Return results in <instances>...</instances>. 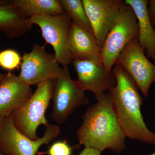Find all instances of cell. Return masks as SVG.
Segmentation results:
<instances>
[{
    "instance_id": "20",
    "label": "cell",
    "mask_w": 155,
    "mask_h": 155,
    "mask_svg": "<svg viewBox=\"0 0 155 155\" xmlns=\"http://www.w3.org/2000/svg\"><path fill=\"white\" fill-rule=\"evenodd\" d=\"M147 13L152 25L155 28V0L148 1Z\"/></svg>"
},
{
    "instance_id": "9",
    "label": "cell",
    "mask_w": 155,
    "mask_h": 155,
    "mask_svg": "<svg viewBox=\"0 0 155 155\" xmlns=\"http://www.w3.org/2000/svg\"><path fill=\"white\" fill-rule=\"evenodd\" d=\"M115 64L125 69L143 96H148L150 87L155 82V64L147 58L137 38L132 40L126 45Z\"/></svg>"
},
{
    "instance_id": "21",
    "label": "cell",
    "mask_w": 155,
    "mask_h": 155,
    "mask_svg": "<svg viewBox=\"0 0 155 155\" xmlns=\"http://www.w3.org/2000/svg\"><path fill=\"white\" fill-rule=\"evenodd\" d=\"M101 152L91 148H84L78 155H101Z\"/></svg>"
},
{
    "instance_id": "8",
    "label": "cell",
    "mask_w": 155,
    "mask_h": 155,
    "mask_svg": "<svg viewBox=\"0 0 155 155\" xmlns=\"http://www.w3.org/2000/svg\"><path fill=\"white\" fill-rule=\"evenodd\" d=\"M20 69L18 76L30 86L57 79L63 71L54 55L49 54L45 46L38 44L34 45L30 52L24 53Z\"/></svg>"
},
{
    "instance_id": "6",
    "label": "cell",
    "mask_w": 155,
    "mask_h": 155,
    "mask_svg": "<svg viewBox=\"0 0 155 155\" xmlns=\"http://www.w3.org/2000/svg\"><path fill=\"white\" fill-rule=\"evenodd\" d=\"M30 24L40 28L43 38L54 48V56L59 64L68 66L73 62L69 34L72 20L66 13L53 16H38L27 19Z\"/></svg>"
},
{
    "instance_id": "4",
    "label": "cell",
    "mask_w": 155,
    "mask_h": 155,
    "mask_svg": "<svg viewBox=\"0 0 155 155\" xmlns=\"http://www.w3.org/2000/svg\"><path fill=\"white\" fill-rule=\"evenodd\" d=\"M137 18L131 7L126 4L108 33L101 50L102 62L107 72H112L116 59L126 45L138 38Z\"/></svg>"
},
{
    "instance_id": "26",
    "label": "cell",
    "mask_w": 155,
    "mask_h": 155,
    "mask_svg": "<svg viewBox=\"0 0 155 155\" xmlns=\"http://www.w3.org/2000/svg\"><path fill=\"white\" fill-rule=\"evenodd\" d=\"M154 134H155V127L154 132Z\"/></svg>"
},
{
    "instance_id": "16",
    "label": "cell",
    "mask_w": 155,
    "mask_h": 155,
    "mask_svg": "<svg viewBox=\"0 0 155 155\" xmlns=\"http://www.w3.org/2000/svg\"><path fill=\"white\" fill-rule=\"evenodd\" d=\"M14 5L23 17L28 19L38 16H53L65 11L60 0H13Z\"/></svg>"
},
{
    "instance_id": "19",
    "label": "cell",
    "mask_w": 155,
    "mask_h": 155,
    "mask_svg": "<svg viewBox=\"0 0 155 155\" xmlns=\"http://www.w3.org/2000/svg\"><path fill=\"white\" fill-rule=\"evenodd\" d=\"M72 148L65 140L55 142L49 148L48 155H72Z\"/></svg>"
},
{
    "instance_id": "23",
    "label": "cell",
    "mask_w": 155,
    "mask_h": 155,
    "mask_svg": "<svg viewBox=\"0 0 155 155\" xmlns=\"http://www.w3.org/2000/svg\"><path fill=\"white\" fill-rule=\"evenodd\" d=\"M3 76H4V74H2V73H0V81L2 80V78H3Z\"/></svg>"
},
{
    "instance_id": "14",
    "label": "cell",
    "mask_w": 155,
    "mask_h": 155,
    "mask_svg": "<svg viewBox=\"0 0 155 155\" xmlns=\"http://www.w3.org/2000/svg\"><path fill=\"white\" fill-rule=\"evenodd\" d=\"M125 3L133 9L139 27V43L145 54L155 64V28L150 21L147 13V0H126Z\"/></svg>"
},
{
    "instance_id": "17",
    "label": "cell",
    "mask_w": 155,
    "mask_h": 155,
    "mask_svg": "<svg viewBox=\"0 0 155 155\" xmlns=\"http://www.w3.org/2000/svg\"><path fill=\"white\" fill-rule=\"evenodd\" d=\"M65 13L72 22L93 34V31L81 0H60Z\"/></svg>"
},
{
    "instance_id": "11",
    "label": "cell",
    "mask_w": 155,
    "mask_h": 155,
    "mask_svg": "<svg viewBox=\"0 0 155 155\" xmlns=\"http://www.w3.org/2000/svg\"><path fill=\"white\" fill-rule=\"evenodd\" d=\"M72 63L78 75L76 83L84 91L92 92L96 99L116 85L113 72H107L103 65L88 60H75Z\"/></svg>"
},
{
    "instance_id": "3",
    "label": "cell",
    "mask_w": 155,
    "mask_h": 155,
    "mask_svg": "<svg viewBox=\"0 0 155 155\" xmlns=\"http://www.w3.org/2000/svg\"><path fill=\"white\" fill-rule=\"evenodd\" d=\"M56 79H50L37 85L29 99L21 108L12 113L14 124L21 133L32 140L38 138L37 130L40 125L49 124L46 111L52 99Z\"/></svg>"
},
{
    "instance_id": "10",
    "label": "cell",
    "mask_w": 155,
    "mask_h": 155,
    "mask_svg": "<svg viewBox=\"0 0 155 155\" xmlns=\"http://www.w3.org/2000/svg\"><path fill=\"white\" fill-rule=\"evenodd\" d=\"M94 35L101 48L109 31L126 5L122 0H82Z\"/></svg>"
},
{
    "instance_id": "13",
    "label": "cell",
    "mask_w": 155,
    "mask_h": 155,
    "mask_svg": "<svg viewBox=\"0 0 155 155\" xmlns=\"http://www.w3.org/2000/svg\"><path fill=\"white\" fill-rule=\"evenodd\" d=\"M72 60H88L102 65L101 48L94 34L71 22L69 34Z\"/></svg>"
},
{
    "instance_id": "7",
    "label": "cell",
    "mask_w": 155,
    "mask_h": 155,
    "mask_svg": "<svg viewBox=\"0 0 155 155\" xmlns=\"http://www.w3.org/2000/svg\"><path fill=\"white\" fill-rule=\"evenodd\" d=\"M84 91L70 76L68 66L63 67L61 76L56 80L51 117L53 121L62 124L81 106L88 104Z\"/></svg>"
},
{
    "instance_id": "5",
    "label": "cell",
    "mask_w": 155,
    "mask_h": 155,
    "mask_svg": "<svg viewBox=\"0 0 155 155\" xmlns=\"http://www.w3.org/2000/svg\"><path fill=\"white\" fill-rule=\"evenodd\" d=\"M60 133L58 125L49 124L42 137L32 140L15 127L11 114L0 120V151L6 155H36L42 145L49 143Z\"/></svg>"
},
{
    "instance_id": "25",
    "label": "cell",
    "mask_w": 155,
    "mask_h": 155,
    "mask_svg": "<svg viewBox=\"0 0 155 155\" xmlns=\"http://www.w3.org/2000/svg\"><path fill=\"white\" fill-rule=\"evenodd\" d=\"M0 155H6L5 154L3 153L2 152L0 151Z\"/></svg>"
},
{
    "instance_id": "2",
    "label": "cell",
    "mask_w": 155,
    "mask_h": 155,
    "mask_svg": "<svg viewBox=\"0 0 155 155\" xmlns=\"http://www.w3.org/2000/svg\"><path fill=\"white\" fill-rule=\"evenodd\" d=\"M89 107L76 131L79 144L102 152L109 149L121 153L125 148V136L117 120L109 93H104Z\"/></svg>"
},
{
    "instance_id": "12",
    "label": "cell",
    "mask_w": 155,
    "mask_h": 155,
    "mask_svg": "<svg viewBox=\"0 0 155 155\" xmlns=\"http://www.w3.org/2000/svg\"><path fill=\"white\" fill-rule=\"evenodd\" d=\"M33 94L31 86L15 74H4L0 81V120L17 110Z\"/></svg>"
},
{
    "instance_id": "22",
    "label": "cell",
    "mask_w": 155,
    "mask_h": 155,
    "mask_svg": "<svg viewBox=\"0 0 155 155\" xmlns=\"http://www.w3.org/2000/svg\"><path fill=\"white\" fill-rule=\"evenodd\" d=\"M11 2H12V1H8V0H0V5H8V4H11Z\"/></svg>"
},
{
    "instance_id": "18",
    "label": "cell",
    "mask_w": 155,
    "mask_h": 155,
    "mask_svg": "<svg viewBox=\"0 0 155 155\" xmlns=\"http://www.w3.org/2000/svg\"><path fill=\"white\" fill-rule=\"evenodd\" d=\"M22 58L17 51L11 49L0 51V67L11 72L21 66Z\"/></svg>"
},
{
    "instance_id": "24",
    "label": "cell",
    "mask_w": 155,
    "mask_h": 155,
    "mask_svg": "<svg viewBox=\"0 0 155 155\" xmlns=\"http://www.w3.org/2000/svg\"><path fill=\"white\" fill-rule=\"evenodd\" d=\"M144 155H155V151L154 152L150 154Z\"/></svg>"
},
{
    "instance_id": "1",
    "label": "cell",
    "mask_w": 155,
    "mask_h": 155,
    "mask_svg": "<svg viewBox=\"0 0 155 155\" xmlns=\"http://www.w3.org/2000/svg\"><path fill=\"white\" fill-rule=\"evenodd\" d=\"M112 72L116 78V84L108 93L125 137L155 145L154 133L147 127L141 114L143 99L135 81L119 64L114 65Z\"/></svg>"
},
{
    "instance_id": "15",
    "label": "cell",
    "mask_w": 155,
    "mask_h": 155,
    "mask_svg": "<svg viewBox=\"0 0 155 155\" xmlns=\"http://www.w3.org/2000/svg\"><path fill=\"white\" fill-rule=\"evenodd\" d=\"M32 25L11 4L0 5V32L7 37L14 39L22 36L30 31Z\"/></svg>"
}]
</instances>
